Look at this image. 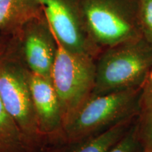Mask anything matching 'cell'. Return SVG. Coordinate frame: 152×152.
<instances>
[{
	"mask_svg": "<svg viewBox=\"0 0 152 152\" xmlns=\"http://www.w3.org/2000/svg\"><path fill=\"white\" fill-rule=\"evenodd\" d=\"M4 49H1V51H0V54H1V52H2V51L4 50Z\"/></svg>",
	"mask_w": 152,
	"mask_h": 152,
	"instance_id": "18",
	"label": "cell"
},
{
	"mask_svg": "<svg viewBox=\"0 0 152 152\" xmlns=\"http://www.w3.org/2000/svg\"><path fill=\"white\" fill-rule=\"evenodd\" d=\"M137 122V118L126 134L108 152H147L139 137Z\"/></svg>",
	"mask_w": 152,
	"mask_h": 152,
	"instance_id": "12",
	"label": "cell"
},
{
	"mask_svg": "<svg viewBox=\"0 0 152 152\" xmlns=\"http://www.w3.org/2000/svg\"><path fill=\"white\" fill-rule=\"evenodd\" d=\"M27 75L36 121L45 144L44 147L61 142L64 116L52 80L32 73L28 68Z\"/></svg>",
	"mask_w": 152,
	"mask_h": 152,
	"instance_id": "8",
	"label": "cell"
},
{
	"mask_svg": "<svg viewBox=\"0 0 152 152\" xmlns=\"http://www.w3.org/2000/svg\"><path fill=\"white\" fill-rule=\"evenodd\" d=\"M42 13L38 0H0V34L11 36Z\"/></svg>",
	"mask_w": 152,
	"mask_h": 152,
	"instance_id": "10",
	"label": "cell"
},
{
	"mask_svg": "<svg viewBox=\"0 0 152 152\" xmlns=\"http://www.w3.org/2000/svg\"><path fill=\"white\" fill-rule=\"evenodd\" d=\"M9 42L30 72L51 79L57 43L43 12L9 36Z\"/></svg>",
	"mask_w": 152,
	"mask_h": 152,
	"instance_id": "6",
	"label": "cell"
},
{
	"mask_svg": "<svg viewBox=\"0 0 152 152\" xmlns=\"http://www.w3.org/2000/svg\"><path fill=\"white\" fill-rule=\"evenodd\" d=\"M0 99L33 152L43 149L28 80L27 68L9 42L0 54Z\"/></svg>",
	"mask_w": 152,
	"mask_h": 152,
	"instance_id": "3",
	"label": "cell"
},
{
	"mask_svg": "<svg viewBox=\"0 0 152 152\" xmlns=\"http://www.w3.org/2000/svg\"><path fill=\"white\" fill-rule=\"evenodd\" d=\"M9 36H6L0 34V51L4 48L8 41Z\"/></svg>",
	"mask_w": 152,
	"mask_h": 152,
	"instance_id": "17",
	"label": "cell"
},
{
	"mask_svg": "<svg viewBox=\"0 0 152 152\" xmlns=\"http://www.w3.org/2000/svg\"><path fill=\"white\" fill-rule=\"evenodd\" d=\"M141 110L152 109V67L141 85Z\"/></svg>",
	"mask_w": 152,
	"mask_h": 152,
	"instance_id": "15",
	"label": "cell"
},
{
	"mask_svg": "<svg viewBox=\"0 0 152 152\" xmlns=\"http://www.w3.org/2000/svg\"><path fill=\"white\" fill-rule=\"evenodd\" d=\"M137 132L147 152H152V109L141 110L137 118Z\"/></svg>",
	"mask_w": 152,
	"mask_h": 152,
	"instance_id": "13",
	"label": "cell"
},
{
	"mask_svg": "<svg viewBox=\"0 0 152 152\" xmlns=\"http://www.w3.org/2000/svg\"><path fill=\"white\" fill-rule=\"evenodd\" d=\"M87 31L102 50L142 37L138 0H80Z\"/></svg>",
	"mask_w": 152,
	"mask_h": 152,
	"instance_id": "4",
	"label": "cell"
},
{
	"mask_svg": "<svg viewBox=\"0 0 152 152\" xmlns=\"http://www.w3.org/2000/svg\"><path fill=\"white\" fill-rule=\"evenodd\" d=\"M0 143L21 152H33L0 99Z\"/></svg>",
	"mask_w": 152,
	"mask_h": 152,
	"instance_id": "11",
	"label": "cell"
},
{
	"mask_svg": "<svg viewBox=\"0 0 152 152\" xmlns=\"http://www.w3.org/2000/svg\"></svg>",
	"mask_w": 152,
	"mask_h": 152,
	"instance_id": "19",
	"label": "cell"
},
{
	"mask_svg": "<svg viewBox=\"0 0 152 152\" xmlns=\"http://www.w3.org/2000/svg\"><path fill=\"white\" fill-rule=\"evenodd\" d=\"M140 99L141 87L91 96L65 123L62 141L99 134L137 116Z\"/></svg>",
	"mask_w": 152,
	"mask_h": 152,
	"instance_id": "2",
	"label": "cell"
},
{
	"mask_svg": "<svg viewBox=\"0 0 152 152\" xmlns=\"http://www.w3.org/2000/svg\"><path fill=\"white\" fill-rule=\"evenodd\" d=\"M142 36L152 45V0H138Z\"/></svg>",
	"mask_w": 152,
	"mask_h": 152,
	"instance_id": "14",
	"label": "cell"
},
{
	"mask_svg": "<svg viewBox=\"0 0 152 152\" xmlns=\"http://www.w3.org/2000/svg\"><path fill=\"white\" fill-rule=\"evenodd\" d=\"M0 152H21L0 143Z\"/></svg>",
	"mask_w": 152,
	"mask_h": 152,
	"instance_id": "16",
	"label": "cell"
},
{
	"mask_svg": "<svg viewBox=\"0 0 152 152\" xmlns=\"http://www.w3.org/2000/svg\"><path fill=\"white\" fill-rule=\"evenodd\" d=\"M137 117L138 115L123 121L109 130L94 135L49 144L39 152H108L130 130Z\"/></svg>",
	"mask_w": 152,
	"mask_h": 152,
	"instance_id": "9",
	"label": "cell"
},
{
	"mask_svg": "<svg viewBox=\"0 0 152 152\" xmlns=\"http://www.w3.org/2000/svg\"><path fill=\"white\" fill-rule=\"evenodd\" d=\"M58 43L71 52L96 58L101 52L87 33L80 0H38Z\"/></svg>",
	"mask_w": 152,
	"mask_h": 152,
	"instance_id": "7",
	"label": "cell"
},
{
	"mask_svg": "<svg viewBox=\"0 0 152 152\" xmlns=\"http://www.w3.org/2000/svg\"><path fill=\"white\" fill-rule=\"evenodd\" d=\"M56 43L57 52L51 80L65 124L92 96L96 77L95 58L89 55L71 52L57 40Z\"/></svg>",
	"mask_w": 152,
	"mask_h": 152,
	"instance_id": "5",
	"label": "cell"
},
{
	"mask_svg": "<svg viewBox=\"0 0 152 152\" xmlns=\"http://www.w3.org/2000/svg\"><path fill=\"white\" fill-rule=\"evenodd\" d=\"M92 96L141 87L152 67V45L143 37L106 48L95 58Z\"/></svg>",
	"mask_w": 152,
	"mask_h": 152,
	"instance_id": "1",
	"label": "cell"
}]
</instances>
